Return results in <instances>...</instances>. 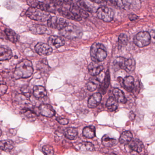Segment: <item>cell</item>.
Returning a JSON list of instances; mask_svg holds the SVG:
<instances>
[{"label": "cell", "mask_w": 155, "mask_h": 155, "mask_svg": "<svg viewBox=\"0 0 155 155\" xmlns=\"http://www.w3.org/2000/svg\"><path fill=\"white\" fill-rule=\"evenodd\" d=\"M58 11L63 17L76 21H81L88 16L86 11L75 5L71 1L62 4Z\"/></svg>", "instance_id": "6da1fadb"}, {"label": "cell", "mask_w": 155, "mask_h": 155, "mask_svg": "<svg viewBox=\"0 0 155 155\" xmlns=\"http://www.w3.org/2000/svg\"><path fill=\"white\" fill-rule=\"evenodd\" d=\"M33 67L31 61L28 60H24L16 66L13 77L16 79L27 78H30L33 73Z\"/></svg>", "instance_id": "7a4b0ae2"}, {"label": "cell", "mask_w": 155, "mask_h": 155, "mask_svg": "<svg viewBox=\"0 0 155 155\" xmlns=\"http://www.w3.org/2000/svg\"><path fill=\"white\" fill-rule=\"evenodd\" d=\"M90 55L93 61L100 62L103 61L107 57V51L105 46L101 43L92 44L91 48Z\"/></svg>", "instance_id": "3957f363"}, {"label": "cell", "mask_w": 155, "mask_h": 155, "mask_svg": "<svg viewBox=\"0 0 155 155\" xmlns=\"http://www.w3.org/2000/svg\"><path fill=\"white\" fill-rule=\"evenodd\" d=\"M114 65L119 69L130 72L135 70L136 62L134 60L127 59L124 57H118L114 61Z\"/></svg>", "instance_id": "277c9868"}, {"label": "cell", "mask_w": 155, "mask_h": 155, "mask_svg": "<svg viewBox=\"0 0 155 155\" xmlns=\"http://www.w3.org/2000/svg\"><path fill=\"white\" fill-rule=\"evenodd\" d=\"M82 31L79 28L70 24L61 30L60 32L61 36L69 39L79 38L82 36Z\"/></svg>", "instance_id": "5b68a950"}, {"label": "cell", "mask_w": 155, "mask_h": 155, "mask_svg": "<svg viewBox=\"0 0 155 155\" xmlns=\"http://www.w3.org/2000/svg\"><path fill=\"white\" fill-rule=\"evenodd\" d=\"M26 15L31 19L39 21H46L49 18V15L47 12L34 8H29L26 12Z\"/></svg>", "instance_id": "8992f818"}, {"label": "cell", "mask_w": 155, "mask_h": 155, "mask_svg": "<svg viewBox=\"0 0 155 155\" xmlns=\"http://www.w3.org/2000/svg\"><path fill=\"white\" fill-rule=\"evenodd\" d=\"M151 41V36L147 31H141L138 33L133 39L134 44L139 48H144L149 45Z\"/></svg>", "instance_id": "52a82bcc"}, {"label": "cell", "mask_w": 155, "mask_h": 155, "mask_svg": "<svg viewBox=\"0 0 155 155\" xmlns=\"http://www.w3.org/2000/svg\"><path fill=\"white\" fill-rule=\"evenodd\" d=\"M96 13L99 18L105 22H110L114 18V12L113 10L106 6H102L99 8Z\"/></svg>", "instance_id": "ba28073f"}, {"label": "cell", "mask_w": 155, "mask_h": 155, "mask_svg": "<svg viewBox=\"0 0 155 155\" xmlns=\"http://www.w3.org/2000/svg\"><path fill=\"white\" fill-rule=\"evenodd\" d=\"M69 24L67 20L58 17H51L48 20V25L49 28L58 30H61Z\"/></svg>", "instance_id": "9c48e42d"}, {"label": "cell", "mask_w": 155, "mask_h": 155, "mask_svg": "<svg viewBox=\"0 0 155 155\" xmlns=\"http://www.w3.org/2000/svg\"><path fill=\"white\" fill-rule=\"evenodd\" d=\"M121 2L123 8L129 11H137L141 7L140 0H121Z\"/></svg>", "instance_id": "30bf717a"}, {"label": "cell", "mask_w": 155, "mask_h": 155, "mask_svg": "<svg viewBox=\"0 0 155 155\" xmlns=\"http://www.w3.org/2000/svg\"><path fill=\"white\" fill-rule=\"evenodd\" d=\"M35 51L40 55L49 56L52 52V49L50 46L46 43L39 42L35 46Z\"/></svg>", "instance_id": "8fae6325"}, {"label": "cell", "mask_w": 155, "mask_h": 155, "mask_svg": "<svg viewBox=\"0 0 155 155\" xmlns=\"http://www.w3.org/2000/svg\"><path fill=\"white\" fill-rule=\"evenodd\" d=\"M127 145L130 150L138 153L141 152L144 147L142 141L137 138L132 139Z\"/></svg>", "instance_id": "7c38bea8"}, {"label": "cell", "mask_w": 155, "mask_h": 155, "mask_svg": "<svg viewBox=\"0 0 155 155\" xmlns=\"http://www.w3.org/2000/svg\"><path fill=\"white\" fill-rule=\"evenodd\" d=\"M41 115L48 117H52L55 115V111L52 106L49 104H42L39 107Z\"/></svg>", "instance_id": "4fadbf2b"}, {"label": "cell", "mask_w": 155, "mask_h": 155, "mask_svg": "<svg viewBox=\"0 0 155 155\" xmlns=\"http://www.w3.org/2000/svg\"><path fill=\"white\" fill-rule=\"evenodd\" d=\"M101 95L100 93H94L89 99L88 107L90 108H94L97 107L101 101Z\"/></svg>", "instance_id": "5bb4252c"}, {"label": "cell", "mask_w": 155, "mask_h": 155, "mask_svg": "<svg viewBox=\"0 0 155 155\" xmlns=\"http://www.w3.org/2000/svg\"><path fill=\"white\" fill-rule=\"evenodd\" d=\"M99 62L93 61L89 65L88 69L89 73L91 76H97L99 75L103 71V67L99 65Z\"/></svg>", "instance_id": "9a60e30c"}, {"label": "cell", "mask_w": 155, "mask_h": 155, "mask_svg": "<svg viewBox=\"0 0 155 155\" xmlns=\"http://www.w3.org/2000/svg\"><path fill=\"white\" fill-rule=\"evenodd\" d=\"M49 44L57 48L62 47L65 44V41L61 37L52 36L50 37L48 41Z\"/></svg>", "instance_id": "2e32d148"}, {"label": "cell", "mask_w": 155, "mask_h": 155, "mask_svg": "<svg viewBox=\"0 0 155 155\" xmlns=\"http://www.w3.org/2000/svg\"><path fill=\"white\" fill-rule=\"evenodd\" d=\"M33 94L35 97L38 99H42L47 95L46 89L41 86H36L33 87Z\"/></svg>", "instance_id": "e0dca14e"}, {"label": "cell", "mask_w": 155, "mask_h": 155, "mask_svg": "<svg viewBox=\"0 0 155 155\" xmlns=\"http://www.w3.org/2000/svg\"><path fill=\"white\" fill-rule=\"evenodd\" d=\"M102 145L107 147H112L117 145L118 141L116 139L110 138L107 135L103 136L101 139Z\"/></svg>", "instance_id": "ac0fdd59"}, {"label": "cell", "mask_w": 155, "mask_h": 155, "mask_svg": "<svg viewBox=\"0 0 155 155\" xmlns=\"http://www.w3.org/2000/svg\"><path fill=\"white\" fill-rule=\"evenodd\" d=\"M14 147V143L12 140H6L0 141V149L6 152L11 151Z\"/></svg>", "instance_id": "d6986e66"}, {"label": "cell", "mask_w": 155, "mask_h": 155, "mask_svg": "<svg viewBox=\"0 0 155 155\" xmlns=\"http://www.w3.org/2000/svg\"><path fill=\"white\" fill-rule=\"evenodd\" d=\"M64 135L67 138L70 140L76 139L78 136V130L75 128H67L64 130Z\"/></svg>", "instance_id": "ffe728a7"}, {"label": "cell", "mask_w": 155, "mask_h": 155, "mask_svg": "<svg viewBox=\"0 0 155 155\" xmlns=\"http://www.w3.org/2000/svg\"><path fill=\"white\" fill-rule=\"evenodd\" d=\"M12 57V51L9 49L0 48V61L8 60Z\"/></svg>", "instance_id": "44dd1931"}, {"label": "cell", "mask_w": 155, "mask_h": 155, "mask_svg": "<svg viewBox=\"0 0 155 155\" xmlns=\"http://www.w3.org/2000/svg\"><path fill=\"white\" fill-rule=\"evenodd\" d=\"M113 95L116 100L120 103L125 104L127 102V99L125 97L124 92L118 88H115L113 90Z\"/></svg>", "instance_id": "7402d4cb"}, {"label": "cell", "mask_w": 155, "mask_h": 155, "mask_svg": "<svg viewBox=\"0 0 155 155\" xmlns=\"http://www.w3.org/2000/svg\"><path fill=\"white\" fill-rule=\"evenodd\" d=\"M133 138V135L130 131H125L122 132L119 138V142L121 144L127 145Z\"/></svg>", "instance_id": "603a6c76"}, {"label": "cell", "mask_w": 155, "mask_h": 155, "mask_svg": "<svg viewBox=\"0 0 155 155\" xmlns=\"http://www.w3.org/2000/svg\"><path fill=\"white\" fill-rule=\"evenodd\" d=\"M30 30L32 33L37 34H48L49 30L47 27L41 25H34L30 28Z\"/></svg>", "instance_id": "cb8c5ba5"}, {"label": "cell", "mask_w": 155, "mask_h": 155, "mask_svg": "<svg viewBox=\"0 0 155 155\" xmlns=\"http://www.w3.org/2000/svg\"><path fill=\"white\" fill-rule=\"evenodd\" d=\"M118 107V102L115 98L112 97H110L106 102V107L110 112L115 111Z\"/></svg>", "instance_id": "d4e9b609"}, {"label": "cell", "mask_w": 155, "mask_h": 155, "mask_svg": "<svg viewBox=\"0 0 155 155\" xmlns=\"http://www.w3.org/2000/svg\"><path fill=\"white\" fill-rule=\"evenodd\" d=\"M82 134L84 137L89 139L94 138L96 136V128L94 126L85 127L82 131Z\"/></svg>", "instance_id": "484cf974"}, {"label": "cell", "mask_w": 155, "mask_h": 155, "mask_svg": "<svg viewBox=\"0 0 155 155\" xmlns=\"http://www.w3.org/2000/svg\"><path fill=\"white\" fill-rule=\"evenodd\" d=\"M100 81L98 80L96 78H91L89 80L87 83L86 86H87V89L89 91H94L97 89L98 85H99Z\"/></svg>", "instance_id": "4316f807"}, {"label": "cell", "mask_w": 155, "mask_h": 155, "mask_svg": "<svg viewBox=\"0 0 155 155\" xmlns=\"http://www.w3.org/2000/svg\"><path fill=\"white\" fill-rule=\"evenodd\" d=\"M123 83L127 90L132 91L134 87V79L131 76H128L123 79Z\"/></svg>", "instance_id": "83f0119b"}, {"label": "cell", "mask_w": 155, "mask_h": 155, "mask_svg": "<svg viewBox=\"0 0 155 155\" xmlns=\"http://www.w3.org/2000/svg\"><path fill=\"white\" fill-rule=\"evenodd\" d=\"M5 33L10 41L14 43L18 42V36L15 31L12 30L7 29L5 30Z\"/></svg>", "instance_id": "f1b7e54d"}, {"label": "cell", "mask_w": 155, "mask_h": 155, "mask_svg": "<svg viewBox=\"0 0 155 155\" xmlns=\"http://www.w3.org/2000/svg\"><path fill=\"white\" fill-rule=\"evenodd\" d=\"M110 77L109 71H107L106 73L105 79L103 80V82L101 83L100 86V89L103 94H105L108 87L110 84Z\"/></svg>", "instance_id": "f546056e"}, {"label": "cell", "mask_w": 155, "mask_h": 155, "mask_svg": "<svg viewBox=\"0 0 155 155\" xmlns=\"http://www.w3.org/2000/svg\"><path fill=\"white\" fill-rule=\"evenodd\" d=\"M76 5L86 12H91V10L86 4L84 0H76Z\"/></svg>", "instance_id": "4dcf8cb0"}, {"label": "cell", "mask_w": 155, "mask_h": 155, "mask_svg": "<svg viewBox=\"0 0 155 155\" xmlns=\"http://www.w3.org/2000/svg\"><path fill=\"white\" fill-rule=\"evenodd\" d=\"M128 40V38L126 34L124 33L120 34L118 38V47L120 48L123 47L124 46H126L127 44Z\"/></svg>", "instance_id": "1f68e13d"}, {"label": "cell", "mask_w": 155, "mask_h": 155, "mask_svg": "<svg viewBox=\"0 0 155 155\" xmlns=\"http://www.w3.org/2000/svg\"><path fill=\"white\" fill-rule=\"evenodd\" d=\"M42 151L47 155H52L54 154L53 147L50 145H46L42 148Z\"/></svg>", "instance_id": "d6a6232c"}, {"label": "cell", "mask_w": 155, "mask_h": 155, "mask_svg": "<svg viewBox=\"0 0 155 155\" xmlns=\"http://www.w3.org/2000/svg\"><path fill=\"white\" fill-rule=\"evenodd\" d=\"M38 69L41 71H45L48 70L49 67L48 63L45 61H40L38 64Z\"/></svg>", "instance_id": "836d02e7"}, {"label": "cell", "mask_w": 155, "mask_h": 155, "mask_svg": "<svg viewBox=\"0 0 155 155\" xmlns=\"http://www.w3.org/2000/svg\"><path fill=\"white\" fill-rule=\"evenodd\" d=\"M21 93L27 97H30L31 95V90L28 86H24L21 88Z\"/></svg>", "instance_id": "e575fe53"}, {"label": "cell", "mask_w": 155, "mask_h": 155, "mask_svg": "<svg viewBox=\"0 0 155 155\" xmlns=\"http://www.w3.org/2000/svg\"><path fill=\"white\" fill-rule=\"evenodd\" d=\"M82 144L84 145V147L85 148L86 150H87V151H91V152L95 151V147H94V145L91 142H83Z\"/></svg>", "instance_id": "d590c367"}, {"label": "cell", "mask_w": 155, "mask_h": 155, "mask_svg": "<svg viewBox=\"0 0 155 155\" xmlns=\"http://www.w3.org/2000/svg\"><path fill=\"white\" fill-rule=\"evenodd\" d=\"M56 120L58 121L61 125H68L69 123V120L65 118L61 117H58L56 119Z\"/></svg>", "instance_id": "8d00e7d4"}, {"label": "cell", "mask_w": 155, "mask_h": 155, "mask_svg": "<svg viewBox=\"0 0 155 155\" xmlns=\"http://www.w3.org/2000/svg\"><path fill=\"white\" fill-rule=\"evenodd\" d=\"M8 87L7 85L0 83V97L3 96L7 92Z\"/></svg>", "instance_id": "74e56055"}, {"label": "cell", "mask_w": 155, "mask_h": 155, "mask_svg": "<svg viewBox=\"0 0 155 155\" xmlns=\"http://www.w3.org/2000/svg\"><path fill=\"white\" fill-rule=\"evenodd\" d=\"M28 4L31 6V8H37L39 2L36 0H28Z\"/></svg>", "instance_id": "f35d334b"}, {"label": "cell", "mask_w": 155, "mask_h": 155, "mask_svg": "<svg viewBox=\"0 0 155 155\" xmlns=\"http://www.w3.org/2000/svg\"><path fill=\"white\" fill-rule=\"evenodd\" d=\"M23 113L25 114L27 117H34V115H35V113L34 112H32L31 110H23Z\"/></svg>", "instance_id": "ab89813d"}, {"label": "cell", "mask_w": 155, "mask_h": 155, "mask_svg": "<svg viewBox=\"0 0 155 155\" xmlns=\"http://www.w3.org/2000/svg\"><path fill=\"white\" fill-rule=\"evenodd\" d=\"M91 1L97 4H102L107 3V0H90Z\"/></svg>", "instance_id": "60d3db41"}, {"label": "cell", "mask_w": 155, "mask_h": 155, "mask_svg": "<svg viewBox=\"0 0 155 155\" xmlns=\"http://www.w3.org/2000/svg\"><path fill=\"white\" fill-rule=\"evenodd\" d=\"M129 18L130 21H135L138 18V17L135 14H131L129 16Z\"/></svg>", "instance_id": "b9f144b4"}, {"label": "cell", "mask_w": 155, "mask_h": 155, "mask_svg": "<svg viewBox=\"0 0 155 155\" xmlns=\"http://www.w3.org/2000/svg\"><path fill=\"white\" fill-rule=\"evenodd\" d=\"M135 117H136V115L135 114L133 113V111H131L129 113V118H130V119L131 120H134L135 119Z\"/></svg>", "instance_id": "7bdbcfd3"}, {"label": "cell", "mask_w": 155, "mask_h": 155, "mask_svg": "<svg viewBox=\"0 0 155 155\" xmlns=\"http://www.w3.org/2000/svg\"><path fill=\"white\" fill-rule=\"evenodd\" d=\"M2 81H3V78L2 76L0 75V83H2Z\"/></svg>", "instance_id": "ee69618b"}, {"label": "cell", "mask_w": 155, "mask_h": 155, "mask_svg": "<svg viewBox=\"0 0 155 155\" xmlns=\"http://www.w3.org/2000/svg\"><path fill=\"white\" fill-rule=\"evenodd\" d=\"M2 131L0 129V137L2 136Z\"/></svg>", "instance_id": "f6af8a7d"}]
</instances>
